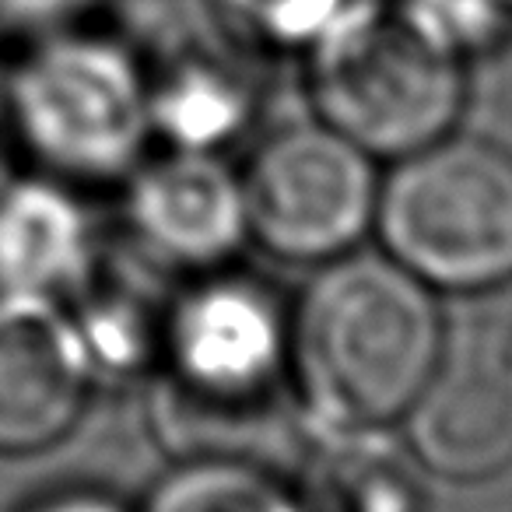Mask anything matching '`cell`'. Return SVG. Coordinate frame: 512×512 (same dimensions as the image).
Segmentation results:
<instances>
[{"instance_id": "cell-1", "label": "cell", "mask_w": 512, "mask_h": 512, "mask_svg": "<svg viewBox=\"0 0 512 512\" xmlns=\"http://www.w3.org/2000/svg\"><path fill=\"white\" fill-rule=\"evenodd\" d=\"M288 320L264 285L207 271L165 309L151 425L179 460H253L285 446Z\"/></svg>"}, {"instance_id": "cell-2", "label": "cell", "mask_w": 512, "mask_h": 512, "mask_svg": "<svg viewBox=\"0 0 512 512\" xmlns=\"http://www.w3.org/2000/svg\"><path fill=\"white\" fill-rule=\"evenodd\" d=\"M288 355L320 432H376L435 376L442 320L425 281L397 260L344 253L302 292Z\"/></svg>"}, {"instance_id": "cell-3", "label": "cell", "mask_w": 512, "mask_h": 512, "mask_svg": "<svg viewBox=\"0 0 512 512\" xmlns=\"http://www.w3.org/2000/svg\"><path fill=\"white\" fill-rule=\"evenodd\" d=\"M4 127L57 176L123 179L151 134V71L88 18L36 32L4 67Z\"/></svg>"}, {"instance_id": "cell-4", "label": "cell", "mask_w": 512, "mask_h": 512, "mask_svg": "<svg viewBox=\"0 0 512 512\" xmlns=\"http://www.w3.org/2000/svg\"><path fill=\"white\" fill-rule=\"evenodd\" d=\"M376 228L428 288L484 292L512 281V151L446 134L404 155L376 197Z\"/></svg>"}, {"instance_id": "cell-5", "label": "cell", "mask_w": 512, "mask_h": 512, "mask_svg": "<svg viewBox=\"0 0 512 512\" xmlns=\"http://www.w3.org/2000/svg\"><path fill=\"white\" fill-rule=\"evenodd\" d=\"M320 123L372 158H404L453 134L467 64L421 43L386 0H372L306 53Z\"/></svg>"}, {"instance_id": "cell-6", "label": "cell", "mask_w": 512, "mask_h": 512, "mask_svg": "<svg viewBox=\"0 0 512 512\" xmlns=\"http://www.w3.org/2000/svg\"><path fill=\"white\" fill-rule=\"evenodd\" d=\"M372 155L327 123H295L253 151L242 200L249 235L299 264L344 256L376 218Z\"/></svg>"}, {"instance_id": "cell-7", "label": "cell", "mask_w": 512, "mask_h": 512, "mask_svg": "<svg viewBox=\"0 0 512 512\" xmlns=\"http://www.w3.org/2000/svg\"><path fill=\"white\" fill-rule=\"evenodd\" d=\"M88 379L71 313L43 295H0V456L57 446L85 411Z\"/></svg>"}, {"instance_id": "cell-8", "label": "cell", "mask_w": 512, "mask_h": 512, "mask_svg": "<svg viewBox=\"0 0 512 512\" xmlns=\"http://www.w3.org/2000/svg\"><path fill=\"white\" fill-rule=\"evenodd\" d=\"M127 221L137 246L193 274L218 271L249 235L242 179L214 151H183L130 172Z\"/></svg>"}, {"instance_id": "cell-9", "label": "cell", "mask_w": 512, "mask_h": 512, "mask_svg": "<svg viewBox=\"0 0 512 512\" xmlns=\"http://www.w3.org/2000/svg\"><path fill=\"white\" fill-rule=\"evenodd\" d=\"M404 418L418 460L449 481H484L512 463V376L502 362L442 358Z\"/></svg>"}, {"instance_id": "cell-10", "label": "cell", "mask_w": 512, "mask_h": 512, "mask_svg": "<svg viewBox=\"0 0 512 512\" xmlns=\"http://www.w3.org/2000/svg\"><path fill=\"white\" fill-rule=\"evenodd\" d=\"M88 274V225L53 183L0 186V295H53Z\"/></svg>"}, {"instance_id": "cell-11", "label": "cell", "mask_w": 512, "mask_h": 512, "mask_svg": "<svg viewBox=\"0 0 512 512\" xmlns=\"http://www.w3.org/2000/svg\"><path fill=\"white\" fill-rule=\"evenodd\" d=\"M306 512H421V491L372 432H320L295 488Z\"/></svg>"}, {"instance_id": "cell-12", "label": "cell", "mask_w": 512, "mask_h": 512, "mask_svg": "<svg viewBox=\"0 0 512 512\" xmlns=\"http://www.w3.org/2000/svg\"><path fill=\"white\" fill-rule=\"evenodd\" d=\"M253 102L239 74L221 60L183 57L162 74H151V130L169 137L172 148L214 151L239 137Z\"/></svg>"}, {"instance_id": "cell-13", "label": "cell", "mask_w": 512, "mask_h": 512, "mask_svg": "<svg viewBox=\"0 0 512 512\" xmlns=\"http://www.w3.org/2000/svg\"><path fill=\"white\" fill-rule=\"evenodd\" d=\"M141 512H306L292 488L253 460H179Z\"/></svg>"}, {"instance_id": "cell-14", "label": "cell", "mask_w": 512, "mask_h": 512, "mask_svg": "<svg viewBox=\"0 0 512 512\" xmlns=\"http://www.w3.org/2000/svg\"><path fill=\"white\" fill-rule=\"evenodd\" d=\"M71 320L92 376H134L162 355L165 313L127 288H95Z\"/></svg>"}, {"instance_id": "cell-15", "label": "cell", "mask_w": 512, "mask_h": 512, "mask_svg": "<svg viewBox=\"0 0 512 512\" xmlns=\"http://www.w3.org/2000/svg\"><path fill=\"white\" fill-rule=\"evenodd\" d=\"M221 29L246 50L313 53L372 0H207Z\"/></svg>"}, {"instance_id": "cell-16", "label": "cell", "mask_w": 512, "mask_h": 512, "mask_svg": "<svg viewBox=\"0 0 512 512\" xmlns=\"http://www.w3.org/2000/svg\"><path fill=\"white\" fill-rule=\"evenodd\" d=\"M386 8L449 60H481L512 39L509 0H386Z\"/></svg>"}, {"instance_id": "cell-17", "label": "cell", "mask_w": 512, "mask_h": 512, "mask_svg": "<svg viewBox=\"0 0 512 512\" xmlns=\"http://www.w3.org/2000/svg\"><path fill=\"white\" fill-rule=\"evenodd\" d=\"M95 0H0V36H36L88 18Z\"/></svg>"}, {"instance_id": "cell-18", "label": "cell", "mask_w": 512, "mask_h": 512, "mask_svg": "<svg viewBox=\"0 0 512 512\" xmlns=\"http://www.w3.org/2000/svg\"><path fill=\"white\" fill-rule=\"evenodd\" d=\"M25 512H127L116 498L102 495V491H57L50 498H39Z\"/></svg>"}, {"instance_id": "cell-19", "label": "cell", "mask_w": 512, "mask_h": 512, "mask_svg": "<svg viewBox=\"0 0 512 512\" xmlns=\"http://www.w3.org/2000/svg\"><path fill=\"white\" fill-rule=\"evenodd\" d=\"M502 365H505V372L512 376V337H509V348H505V358H502Z\"/></svg>"}, {"instance_id": "cell-20", "label": "cell", "mask_w": 512, "mask_h": 512, "mask_svg": "<svg viewBox=\"0 0 512 512\" xmlns=\"http://www.w3.org/2000/svg\"><path fill=\"white\" fill-rule=\"evenodd\" d=\"M0 127H4V71H0Z\"/></svg>"}, {"instance_id": "cell-21", "label": "cell", "mask_w": 512, "mask_h": 512, "mask_svg": "<svg viewBox=\"0 0 512 512\" xmlns=\"http://www.w3.org/2000/svg\"><path fill=\"white\" fill-rule=\"evenodd\" d=\"M509 4H512V0H509Z\"/></svg>"}]
</instances>
